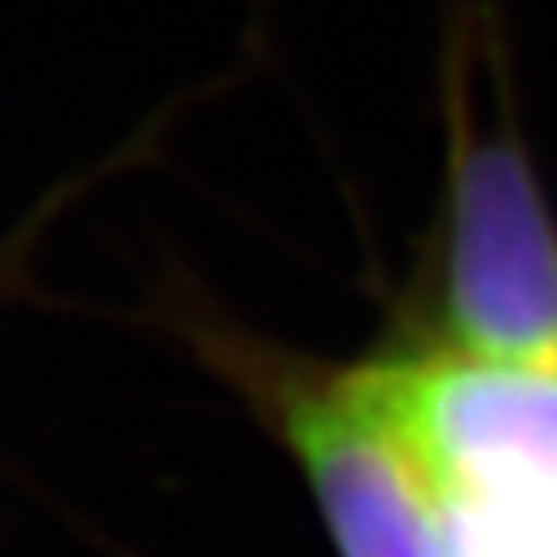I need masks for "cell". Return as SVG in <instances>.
Segmentation results:
<instances>
[{"label": "cell", "instance_id": "cell-2", "mask_svg": "<svg viewBox=\"0 0 557 557\" xmlns=\"http://www.w3.org/2000/svg\"><path fill=\"white\" fill-rule=\"evenodd\" d=\"M444 215L440 317L453 351L557 373V224L509 132L457 141Z\"/></svg>", "mask_w": 557, "mask_h": 557}, {"label": "cell", "instance_id": "cell-3", "mask_svg": "<svg viewBox=\"0 0 557 557\" xmlns=\"http://www.w3.org/2000/svg\"><path fill=\"white\" fill-rule=\"evenodd\" d=\"M282 422L343 557H444L435 492L364 369L286 382Z\"/></svg>", "mask_w": 557, "mask_h": 557}, {"label": "cell", "instance_id": "cell-1", "mask_svg": "<svg viewBox=\"0 0 557 557\" xmlns=\"http://www.w3.org/2000/svg\"><path fill=\"white\" fill-rule=\"evenodd\" d=\"M408 422L444 557H557V373L440 360Z\"/></svg>", "mask_w": 557, "mask_h": 557}]
</instances>
